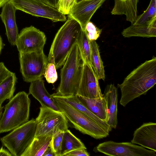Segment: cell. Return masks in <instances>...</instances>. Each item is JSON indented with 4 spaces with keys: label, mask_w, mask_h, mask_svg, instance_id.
<instances>
[{
    "label": "cell",
    "mask_w": 156,
    "mask_h": 156,
    "mask_svg": "<svg viewBox=\"0 0 156 156\" xmlns=\"http://www.w3.org/2000/svg\"><path fill=\"white\" fill-rule=\"evenodd\" d=\"M77 0H60L58 9L64 15H68Z\"/></svg>",
    "instance_id": "31"
},
{
    "label": "cell",
    "mask_w": 156,
    "mask_h": 156,
    "mask_svg": "<svg viewBox=\"0 0 156 156\" xmlns=\"http://www.w3.org/2000/svg\"><path fill=\"white\" fill-rule=\"evenodd\" d=\"M4 45V44L3 42L2 38L0 36V55L1 54L2 49L3 48Z\"/></svg>",
    "instance_id": "36"
},
{
    "label": "cell",
    "mask_w": 156,
    "mask_h": 156,
    "mask_svg": "<svg viewBox=\"0 0 156 156\" xmlns=\"http://www.w3.org/2000/svg\"><path fill=\"white\" fill-rule=\"evenodd\" d=\"M51 96L54 98L65 102L86 114L109 132L112 131V129L110 126L87 108L79 101L76 95L64 97L57 95L54 93L51 94Z\"/></svg>",
    "instance_id": "20"
},
{
    "label": "cell",
    "mask_w": 156,
    "mask_h": 156,
    "mask_svg": "<svg viewBox=\"0 0 156 156\" xmlns=\"http://www.w3.org/2000/svg\"><path fill=\"white\" fill-rule=\"evenodd\" d=\"M80 0H77V2L79 1H80Z\"/></svg>",
    "instance_id": "39"
},
{
    "label": "cell",
    "mask_w": 156,
    "mask_h": 156,
    "mask_svg": "<svg viewBox=\"0 0 156 156\" xmlns=\"http://www.w3.org/2000/svg\"><path fill=\"white\" fill-rule=\"evenodd\" d=\"M65 156H89L90 154L87 152V149H78L70 151L65 155Z\"/></svg>",
    "instance_id": "33"
},
{
    "label": "cell",
    "mask_w": 156,
    "mask_h": 156,
    "mask_svg": "<svg viewBox=\"0 0 156 156\" xmlns=\"http://www.w3.org/2000/svg\"><path fill=\"white\" fill-rule=\"evenodd\" d=\"M46 40L43 32L31 26L21 30L16 45L19 53H30L43 49Z\"/></svg>",
    "instance_id": "11"
},
{
    "label": "cell",
    "mask_w": 156,
    "mask_h": 156,
    "mask_svg": "<svg viewBox=\"0 0 156 156\" xmlns=\"http://www.w3.org/2000/svg\"><path fill=\"white\" fill-rule=\"evenodd\" d=\"M29 94H31L40 103L41 106L60 111L46 90L44 81L41 78L30 82Z\"/></svg>",
    "instance_id": "16"
},
{
    "label": "cell",
    "mask_w": 156,
    "mask_h": 156,
    "mask_svg": "<svg viewBox=\"0 0 156 156\" xmlns=\"http://www.w3.org/2000/svg\"><path fill=\"white\" fill-rule=\"evenodd\" d=\"M56 69L53 63L48 62L44 75L48 83H53L57 81L58 76Z\"/></svg>",
    "instance_id": "30"
},
{
    "label": "cell",
    "mask_w": 156,
    "mask_h": 156,
    "mask_svg": "<svg viewBox=\"0 0 156 156\" xmlns=\"http://www.w3.org/2000/svg\"><path fill=\"white\" fill-rule=\"evenodd\" d=\"M102 30L90 21L87 24L84 30L89 41H96L99 38Z\"/></svg>",
    "instance_id": "29"
},
{
    "label": "cell",
    "mask_w": 156,
    "mask_h": 156,
    "mask_svg": "<svg viewBox=\"0 0 156 156\" xmlns=\"http://www.w3.org/2000/svg\"><path fill=\"white\" fill-rule=\"evenodd\" d=\"M105 0H81L76 2L68 15V18L76 21L84 30L87 24Z\"/></svg>",
    "instance_id": "13"
},
{
    "label": "cell",
    "mask_w": 156,
    "mask_h": 156,
    "mask_svg": "<svg viewBox=\"0 0 156 156\" xmlns=\"http://www.w3.org/2000/svg\"><path fill=\"white\" fill-rule=\"evenodd\" d=\"M131 142L156 152V123H143L134 131Z\"/></svg>",
    "instance_id": "14"
},
{
    "label": "cell",
    "mask_w": 156,
    "mask_h": 156,
    "mask_svg": "<svg viewBox=\"0 0 156 156\" xmlns=\"http://www.w3.org/2000/svg\"><path fill=\"white\" fill-rule=\"evenodd\" d=\"M103 94L107 101L108 111V119L107 123L112 129H115L118 124L117 89L114 84L108 85Z\"/></svg>",
    "instance_id": "17"
},
{
    "label": "cell",
    "mask_w": 156,
    "mask_h": 156,
    "mask_svg": "<svg viewBox=\"0 0 156 156\" xmlns=\"http://www.w3.org/2000/svg\"><path fill=\"white\" fill-rule=\"evenodd\" d=\"M30 105L28 94L23 91L10 99L0 119V133L13 130L28 121Z\"/></svg>",
    "instance_id": "4"
},
{
    "label": "cell",
    "mask_w": 156,
    "mask_h": 156,
    "mask_svg": "<svg viewBox=\"0 0 156 156\" xmlns=\"http://www.w3.org/2000/svg\"><path fill=\"white\" fill-rule=\"evenodd\" d=\"M99 152L112 156H156V152L129 142H116L112 141L99 144L94 149Z\"/></svg>",
    "instance_id": "10"
},
{
    "label": "cell",
    "mask_w": 156,
    "mask_h": 156,
    "mask_svg": "<svg viewBox=\"0 0 156 156\" xmlns=\"http://www.w3.org/2000/svg\"><path fill=\"white\" fill-rule=\"evenodd\" d=\"M139 0H114L111 13L114 15H125L126 20L132 24L137 16V4Z\"/></svg>",
    "instance_id": "19"
},
{
    "label": "cell",
    "mask_w": 156,
    "mask_h": 156,
    "mask_svg": "<svg viewBox=\"0 0 156 156\" xmlns=\"http://www.w3.org/2000/svg\"><path fill=\"white\" fill-rule=\"evenodd\" d=\"M12 73L6 68L3 62H0V84Z\"/></svg>",
    "instance_id": "32"
},
{
    "label": "cell",
    "mask_w": 156,
    "mask_h": 156,
    "mask_svg": "<svg viewBox=\"0 0 156 156\" xmlns=\"http://www.w3.org/2000/svg\"><path fill=\"white\" fill-rule=\"evenodd\" d=\"M9 0H0V8L2 7Z\"/></svg>",
    "instance_id": "37"
},
{
    "label": "cell",
    "mask_w": 156,
    "mask_h": 156,
    "mask_svg": "<svg viewBox=\"0 0 156 156\" xmlns=\"http://www.w3.org/2000/svg\"><path fill=\"white\" fill-rule=\"evenodd\" d=\"M16 9L8 1L2 7L0 17L6 29V34L9 43L16 45L19 36L18 28L16 21L15 12Z\"/></svg>",
    "instance_id": "15"
},
{
    "label": "cell",
    "mask_w": 156,
    "mask_h": 156,
    "mask_svg": "<svg viewBox=\"0 0 156 156\" xmlns=\"http://www.w3.org/2000/svg\"><path fill=\"white\" fill-rule=\"evenodd\" d=\"M60 0H59V1Z\"/></svg>",
    "instance_id": "40"
},
{
    "label": "cell",
    "mask_w": 156,
    "mask_h": 156,
    "mask_svg": "<svg viewBox=\"0 0 156 156\" xmlns=\"http://www.w3.org/2000/svg\"><path fill=\"white\" fill-rule=\"evenodd\" d=\"M12 155L6 150L3 148V147L0 148V156H12Z\"/></svg>",
    "instance_id": "35"
},
{
    "label": "cell",
    "mask_w": 156,
    "mask_h": 156,
    "mask_svg": "<svg viewBox=\"0 0 156 156\" xmlns=\"http://www.w3.org/2000/svg\"><path fill=\"white\" fill-rule=\"evenodd\" d=\"M51 135L35 136L21 156H42L50 146Z\"/></svg>",
    "instance_id": "22"
},
{
    "label": "cell",
    "mask_w": 156,
    "mask_h": 156,
    "mask_svg": "<svg viewBox=\"0 0 156 156\" xmlns=\"http://www.w3.org/2000/svg\"><path fill=\"white\" fill-rule=\"evenodd\" d=\"M42 156H55L50 146L45 151Z\"/></svg>",
    "instance_id": "34"
},
{
    "label": "cell",
    "mask_w": 156,
    "mask_h": 156,
    "mask_svg": "<svg viewBox=\"0 0 156 156\" xmlns=\"http://www.w3.org/2000/svg\"><path fill=\"white\" fill-rule=\"evenodd\" d=\"M122 34L124 37H156V19L151 22L141 24H132L124 29Z\"/></svg>",
    "instance_id": "21"
},
{
    "label": "cell",
    "mask_w": 156,
    "mask_h": 156,
    "mask_svg": "<svg viewBox=\"0 0 156 156\" xmlns=\"http://www.w3.org/2000/svg\"><path fill=\"white\" fill-rule=\"evenodd\" d=\"M81 29L78 22L68 18L58 31L48 57V62L53 63L56 69L64 64Z\"/></svg>",
    "instance_id": "2"
},
{
    "label": "cell",
    "mask_w": 156,
    "mask_h": 156,
    "mask_svg": "<svg viewBox=\"0 0 156 156\" xmlns=\"http://www.w3.org/2000/svg\"><path fill=\"white\" fill-rule=\"evenodd\" d=\"M36 128L35 136L51 135L68 129V121L61 112L41 106L35 119Z\"/></svg>",
    "instance_id": "7"
},
{
    "label": "cell",
    "mask_w": 156,
    "mask_h": 156,
    "mask_svg": "<svg viewBox=\"0 0 156 156\" xmlns=\"http://www.w3.org/2000/svg\"><path fill=\"white\" fill-rule=\"evenodd\" d=\"M17 80L15 74L12 72L0 84V104H2L6 100L10 99L13 97Z\"/></svg>",
    "instance_id": "25"
},
{
    "label": "cell",
    "mask_w": 156,
    "mask_h": 156,
    "mask_svg": "<svg viewBox=\"0 0 156 156\" xmlns=\"http://www.w3.org/2000/svg\"><path fill=\"white\" fill-rule=\"evenodd\" d=\"M98 80L90 64L84 62L82 76L76 95L90 98L103 97Z\"/></svg>",
    "instance_id": "12"
},
{
    "label": "cell",
    "mask_w": 156,
    "mask_h": 156,
    "mask_svg": "<svg viewBox=\"0 0 156 156\" xmlns=\"http://www.w3.org/2000/svg\"><path fill=\"white\" fill-rule=\"evenodd\" d=\"M64 132L60 131L52 136L50 146L55 156H61L62 140Z\"/></svg>",
    "instance_id": "28"
},
{
    "label": "cell",
    "mask_w": 156,
    "mask_h": 156,
    "mask_svg": "<svg viewBox=\"0 0 156 156\" xmlns=\"http://www.w3.org/2000/svg\"></svg>",
    "instance_id": "41"
},
{
    "label": "cell",
    "mask_w": 156,
    "mask_h": 156,
    "mask_svg": "<svg viewBox=\"0 0 156 156\" xmlns=\"http://www.w3.org/2000/svg\"><path fill=\"white\" fill-rule=\"evenodd\" d=\"M61 112L73 127L96 139L105 138L109 132L89 117L64 102L51 97Z\"/></svg>",
    "instance_id": "5"
},
{
    "label": "cell",
    "mask_w": 156,
    "mask_h": 156,
    "mask_svg": "<svg viewBox=\"0 0 156 156\" xmlns=\"http://www.w3.org/2000/svg\"><path fill=\"white\" fill-rule=\"evenodd\" d=\"M91 48L90 64L99 80H105V71L98 46L96 41H90Z\"/></svg>",
    "instance_id": "23"
},
{
    "label": "cell",
    "mask_w": 156,
    "mask_h": 156,
    "mask_svg": "<svg viewBox=\"0 0 156 156\" xmlns=\"http://www.w3.org/2000/svg\"><path fill=\"white\" fill-rule=\"evenodd\" d=\"M35 119H33L15 128L0 140L12 156H21L35 136Z\"/></svg>",
    "instance_id": "6"
},
{
    "label": "cell",
    "mask_w": 156,
    "mask_h": 156,
    "mask_svg": "<svg viewBox=\"0 0 156 156\" xmlns=\"http://www.w3.org/2000/svg\"><path fill=\"white\" fill-rule=\"evenodd\" d=\"M156 19V0H151L146 10L142 14L137 16L136 20L132 24H141L147 23Z\"/></svg>",
    "instance_id": "27"
},
{
    "label": "cell",
    "mask_w": 156,
    "mask_h": 156,
    "mask_svg": "<svg viewBox=\"0 0 156 156\" xmlns=\"http://www.w3.org/2000/svg\"><path fill=\"white\" fill-rule=\"evenodd\" d=\"M3 107L2 106V104H0V119L2 115Z\"/></svg>",
    "instance_id": "38"
},
{
    "label": "cell",
    "mask_w": 156,
    "mask_h": 156,
    "mask_svg": "<svg viewBox=\"0 0 156 156\" xmlns=\"http://www.w3.org/2000/svg\"><path fill=\"white\" fill-rule=\"evenodd\" d=\"M80 102L92 113L107 123L108 111L106 100L104 97L90 98L76 95Z\"/></svg>",
    "instance_id": "18"
},
{
    "label": "cell",
    "mask_w": 156,
    "mask_h": 156,
    "mask_svg": "<svg viewBox=\"0 0 156 156\" xmlns=\"http://www.w3.org/2000/svg\"><path fill=\"white\" fill-rule=\"evenodd\" d=\"M156 83V57L153 56L133 69L118 84L121 97L120 103L123 107L135 98L146 94Z\"/></svg>",
    "instance_id": "1"
},
{
    "label": "cell",
    "mask_w": 156,
    "mask_h": 156,
    "mask_svg": "<svg viewBox=\"0 0 156 156\" xmlns=\"http://www.w3.org/2000/svg\"><path fill=\"white\" fill-rule=\"evenodd\" d=\"M84 61L76 43L70 51L60 71V82L56 94L76 95L81 78Z\"/></svg>",
    "instance_id": "3"
},
{
    "label": "cell",
    "mask_w": 156,
    "mask_h": 156,
    "mask_svg": "<svg viewBox=\"0 0 156 156\" xmlns=\"http://www.w3.org/2000/svg\"><path fill=\"white\" fill-rule=\"evenodd\" d=\"M87 148L81 140L67 129L64 132L62 140L61 156L78 149Z\"/></svg>",
    "instance_id": "24"
},
{
    "label": "cell",
    "mask_w": 156,
    "mask_h": 156,
    "mask_svg": "<svg viewBox=\"0 0 156 156\" xmlns=\"http://www.w3.org/2000/svg\"><path fill=\"white\" fill-rule=\"evenodd\" d=\"M20 71L23 80L30 82L42 78L48 62L43 49L28 53H19Z\"/></svg>",
    "instance_id": "8"
},
{
    "label": "cell",
    "mask_w": 156,
    "mask_h": 156,
    "mask_svg": "<svg viewBox=\"0 0 156 156\" xmlns=\"http://www.w3.org/2000/svg\"><path fill=\"white\" fill-rule=\"evenodd\" d=\"M16 10L33 16L49 19L53 22L65 21L66 15L57 8L41 0H9Z\"/></svg>",
    "instance_id": "9"
},
{
    "label": "cell",
    "mask_w": 156,
    "mask_h": 156,
    "mask_svg": "<svg viewBox=\"0 0 156 156\" xmlns=\"http://www.w3.org/2000/svg\"><path fill=\"white\" fill-rule=\"evenodd\" d=\"M76 42L84 62L90 64L91 48L90 41L84 30L82 29L78 36Z\"/></svg>",
    "instance_id": "26"
}]
</instances>
